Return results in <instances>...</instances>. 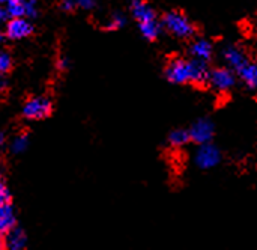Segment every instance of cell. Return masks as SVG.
I'll list each match as a JSON object with an SVG mask.
<instances>
[{
    "label": "cell",
    "instance_id": "1",
    "mask_svg": "<svg viewBox=\"0 0 257 250\" xmlns=\"http://www.w3.org/2000/svg\"><path fill=\"white\" fill-rule=\"evenodd\" d=\"M161 26L179 39H190L196 35V26L181 11H170L163 17Z\"/></svg>",
    "mask_w": 257,
    "mask_h": 250
},
{
    "label": "cell",
    "instance_id": "2",
    "mask_svg": "<svg viewBox=\"0 0 257 250\" xmlns=\"http://www.w3.org/2000/svg\"><path fill=\"white\" fill-rule=\"evenodd\" d=\"M53 113V101L45 95L33 97L23 106V116L29 121H41Z\"/></svg>",
    "mask_w": 257,
    "mask_h": 250
},
{
    "label": "cell",
    "instance_id": "3",
    "mask_svg": "<svg viewBox=\"0 0 257 250\" xmlns=\"http://www.w3.org/2000/svg\"><path fill=\"white\" fill-rule=\"evenodd\" d=\"M220 163H221V151L211 142L202 143L196 154V164L203 171H209L217 168Z\"/></svg>",
    "mask_w": 257,
    "mask_h": 250
},
{
    "label": "cell",
    "instance_id": "4",
    "mask_svg": "<svg viewBox=\"0 0 257 250\" xmlns=\"http://www.w3.org/2000/svg\"><path fill=\"white\" fill-rule=\"evenodd\" d=\"M166 77L170 83L185 85L190 83V66L188 60L182 57H173L166 66Z\"/></svg>",
    "mask_w": 257,
    "mask_h": 250
},
{
    "label": "cell",
    "instance_id": "5",
    "mask_svg": "<svg viewBox=\"0 0 257 250\" xmlns=\"http://www.w3.org/2000/svg\"><path fill=\"white\" fill-rule=\"evenodd\" d=\"M208 81L212 85L214 89H217L220 92H226L235 86L236 78H235L233 71H230L227 68H214V69H209Z\"/></svg>",
    "mask_w": 257,
    "mask_h": 250
},
{
    "label": "cell",
    "instance_id": "6",
    "mask_svg": "<svg viewBox=\"0 0 257 250\" xmlns=\"http://www.w3.org/2000/svg\"><path fill=\"white\" fill-rule=\"evenodd\" d=\"M190 133V139L199 145L202 143H208L212 140L214 134H215V125L211 119H197L193 125H191V130L188 131Z\"/></svg>",
    "mask_w": 257,
    "mask_h": 250
},
{
    "label": "cell",
    "instance_id": "7",
    "mask_svg": "<svg viewBox=\"0 0 257 250\" xmlns=\"http://www.w3.org/2000/svg\"><path fill=\"white\" fill-rule=\"evenodd\" d=\"M33 33V24L24 18V17H17V18H11L6 24V30H5V35L9 38V39H23V38H27Z\"/></svg>",
    "mask_w": 257,
    "mask_h": 250
},
{
    "label": "cell",
    "instance_id": "8",
    "mask_svg": "<svg viewBox=\"0 0 257 250\" xmlns=\"http://www.w3.org/2000/svg\"><path fill=\"white\" fill-rule=\"evenodd\" d=\"M188 66H190V83L197 86H203L208 83L209 68L206 60L193 57L191 60H188Z\"/></svg>",
    "mask_w": 257,
    "mask_h": 250
},
{
    "label": "cell",
    "instance_id": "9",
    "mask_svg": "<svg viewBox=\"0 0 257 250\" xmlns=\"http://www.w3.org/2000/svg\"><path fill=\"white\" fill-rule=\"evenodd\" d=\"M223 57H224L226 63H227L236 74L250 62L248 57L245 56V53H244L241 48L235 47V45H227V47L223 50Z\"/></svg>",
    "mask_w": 257,
    "mask_h": 250
},
{
    "label": "cell",
    "instance_id": "10",
    "mask_svg": "<svg viewBox=\"0 0 257 250\" xmlns=\"http://www.w3.org/2000/svg\"><path fill=\"white\" fill-rule=\"evenodd\" d=\"M131 12L134 15V18L142 23V21H149V20H155L157 18V12L155 9L143 2V0H131Z\"/></svg>",
    "mask_w": 257,
    "mask_h": 250
},
{
    "label": "cell",
    "instance_id": "11",
    "mask_svg": "<svg viewBox=\"0 0 257 250\" xmlns=\"http://www.w3.org/2000/svg\"><path fill=\"white\" fill-rule=\"evenodd\" d=\"M190 53L193 57L196 59H202V60H209L212 57V53H214V47H212V42L205 39V38H199L196 39L191 45H190Z\"/></svg>",
    "mask_w": 257,
    "mask_h": 250
},
{
    "label": "cell",
    "instance_id": "12",
    "mask_svg": "<svg viewBox=\"0 0 257 250\" xmlns=\"http://www.w3.org/2000/svg\"><path fill=\"white\" fill-rule=\"evenodd\" d=\"M15 226V214L11 204L0 205V234H8Z\"/></svg>",
    "mask_w": 257,
    "mask_h": 250
},
{
    "label": "cell",
    "instance_id": "13",
    "mask_svg": "<svg viewBox=\"0 0 257 250\" xmlns=\"http://www.w3.org/2000/svg\"><path fill=\"white\" fill-rule=\"evenodd\" d=\"M26 243H27V237H26V234H24L23 229L14 226V228L8 232V238H6V246H8V249L23 250L26 247Z\"/></svg>",
    "mask_w": 257,
    "mask_h": 250
},
{
    "label": "cell",
    "instance_id": "14",
    "mask_svg": "<svg viewBox=\"0 0 257 250\" xmlns=\"http://www.w3.org/2000/svg\"><path fill=\"white\" fill-rule=\"evenodd\" d=\"M139 29H140V33H142L148 41H155V39L160 36L163 26H161V23H158L157 18H155V20H149V21H142V23H139Z\"/></svg>",
    "mask_w": 257,
    "mask_h": 250
},
{
    "label": "cell",
    "instance_id": "15",
    "mask_svg": "<svg viewBox=\"0 0 257 250\" xmlns=\"http://www.w3.org/2000/svg\"><path fill=\"white\" fill-rule=\"evenodd\" d=\"M238 75L242 78V81L250 88V89H256L257 86V66L256 63L248 62L239 72Z\"/></svg>",
    "mask_w": 257,
    "mask_h": 250
},
{
    "label": "cell",
    "instance_id": "16",
    "mask_svg": "<svg viewBox=\"0 0 257 250\" xmlns=\"http://www.w3.org/2000/svg\"><path fill=\"white\" fill-rule=\"evenodd\" d=\"M169 143L173 146V148H182L185 146L191 139H190V133L187 130H173L170 134H169Z\"/></svg>",
    "mask_w": 257,
    "mask_h": 250
},
{
    "label": "cell",
    "instance_id": "17",
    "mask_svg": "<svg viewBox=\"0 0 257 250\" xmlns=\"http://www.w3.org/2000/svg\"><path fill=\"white\" fill-rule=\"evenodd\" d=\"M24 2L26 0H8L5 5V9L8 12L9 18L24 17Z\"/></svg>",
    "mask_w": 257,
    "mask_h": 250
},
{
    "label": "cell",
    "instance_id": "18",
    "mask_svg": "<svg viewBox=\"0 0 257 250\" xmlns=\"http://www.w3.org/2000/svg\"><path fill=\"white\" fill-rule=\"evenodd\" d=\"M125 24H126V15L123 12H120V11H116V12L111 14L108 23L105 24V29L107 30H119Z\"/></svg>",
    "mask_w": 257,
    "mask_h": 250
},
{
    "label": "cell",
    "instance_id": "19",
    "mask_svg": "<svg viewBox=\"0 0 257 250\" xmlns=\"http://www.w3.org/2000/svg\"><path fill=\"white\" fill-rule=\"evenodd\" d=\"M29 148V136L27 134H18L14 137L11 143V151L14 154H23Z\"/></svg>",
    "mask_w": 257,
    "mask_h": 250
},
{
    "label": "cell",
    "instance_id": "20",
    "mask_svg": "<svg viewBox=\"0 0 257 250\" xmlns=\"http://www.w3.org/2000/svg\"><path fill=\"white\" fill-rule=\"evenodd\" d=\"M12 69V57L8 51H0V74H6Z\"/></svg>",
    "mask_w": 257,
    "mask_h": 250
},
{
    "label": "cell",
    "instance_id": "21",
    "mask_svg": "<svg viewBox=\"0 0 257 250\" xmlns=\"http://www.w3.org/2000/svg\"><path fill=\"white\" fill-rule=\"evenodd\" d=\"M38 0H26L24 2V17L36 18L38 17Z\"/></svg>",
    "mask_w": 257,
    "mask_h": 250
},
{
    "label": "cell",
    "instance_id": "22",
    "mask_svg": "<svg viewBox=\"0 0 257 250\" xmlns=\"http://www.w3.org/2000/svg\"><path fill=\"white\" fill-rule=\"evenodd\" d=\"M5 204H11V193L8 187L0 181V205H5Z\"/></svg>",
    "mask_w": 257,
    "mask_h": 250
},
{
    "label": "cell",
    "instance_id": "23",
    "mask_svg": "<svg viewBox=\"0 0 257 250\" xmlns=\"http://www.w3.org/2000/svg\"><path fill=\"white\" fill-rule=\"evenodd\" d=\"M77 0H62L60 2V8H62V11H65V12H74L75 9H77Z\"/></svg>",
    "mask_w": 257,
    "mask_h": 250
},
{
    "label": "cell",
    "instance_id": "24",
    "mask_svg": "<svg viewBox=\"0 0 257 250\" xmlns=\"http://www.w3.org/2000/svg\"><path fill=\"white\" fill-rule=\"evenodd\" d=\"M56 65H57V69H59V71H66V69L69 68V65H71V60H69V57H66V56H60V57L57 59Z\"/></svg>",
    "mask_w": 257,
    "mask_h": 250
},
{
    "label": "cell",
    "instance_id": "25",
    "mask_svg": "<svg viewBox=\"0 0 257 250\" xmlns=\"http://www.w3.org/2000/svg\"><path fill=\"white\" fill-rule=\"evenodd\" d=\"M77 5L83 9H93L96 6V0H77Z\"/></svg>",
    "mask_w": 257,
    "mask_h": 250
},
{
    "label": "cell",
    "instance_id": "26",
    "mask_svg": "<svg viewBox=\"0 0 257 250\" xmlns=\"http://www.w3.org/2000/svg\"><path fill=\"white\" fill-rule=\"evenodd\" d=\"M6 20H8V12H6V9L0 5V24L5 23Z\"/></svg>",
    "mask_w": 257,
    "mask_h": 250
},
{
    "label": "cell",
    "instance_id": "27",
    "mask_svg": "<svg viewBox=\"0 0 257 250\" xmlns=\"http://www.w3.org/2000/svg\"><path fill=\"white\" fill-rule=\"evenodd\" d=\"M6 86H8V81H6V78L3 77V74H0V91H5Z\"/></svg>",
    "mask_w": 257,
    "mask_h": 250
},
{
    "label": "cell",
    "instance_id": "28",
    "mask_svg": "<svg viewBox=\"0 0 257 250\" xmlns=\"http://www.w3.org/2000/svg\"><path fill=\"white\" fill-rule=\"evenodd\" d=\"M6 247V240L3 238V235L0 234V250L2 249H5Z\"/></svg>",
    "mask_w": 257,
    "mask_h": 250
},
{
    "label": "cell",
    "instance_id": "29",
    "mask_svg": "<svg viewBox=\"0 0 257 250\" xmlns=\"http://www.w3.org/2000/svg\"><path fill=\"white\" fill-rule=\"evenodd\" d=\"M3 38H5V33L0 30V45H2V42H3Z\"/></svg>",
    "mask_w": 257,
    "mask_h": 250
},
{
    "label": "cell",
    "instance_id": "30",
    "mask_svg": "<svg viewBox=\"0 0 257 250\" xmlns=\"http://www.w3.org/2000/svg\"><path fill=\"white\" fill-rule=\"evenodd\" d=\"M3 142H5V137H3V134L0 133V148H2V145H3Z\"/></svg>",
    "mask_w": 257,
    "mask_h": 250
},
{
    "label": "cell",
    "instance_id": "31",
    "mask_svg": "<svg viewBox=\"0 0 257 250\" xmlns=\"http://www.w3.org/2000/svg\"><path fill=\"white\" fill-rule=\"evenodd\" d=\"M6 2H8V0H0V5H5Z\"/></svg>",
    "mask_w": 257,
    "mask_h": 250
},
{
    "label": "cell",
    "instance_id": "32",
    "mask_svg": "<svg viewBox=\"0 0 257 250\" xmlns=\"http://www.w3.org/2000/svg\"><path fill=\"white\" fill-rule=\"evenodd\" d=\"M0 175H2V172H0Z\"/></svg>",
    "mask_w": 257,
    "mask_h": 250
}]
</instances>
